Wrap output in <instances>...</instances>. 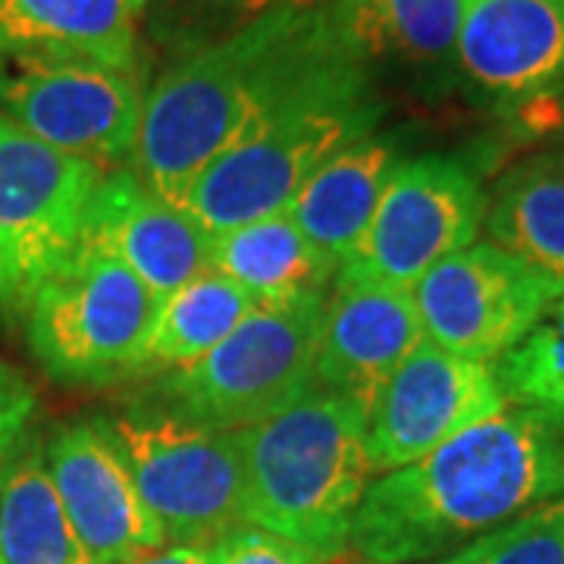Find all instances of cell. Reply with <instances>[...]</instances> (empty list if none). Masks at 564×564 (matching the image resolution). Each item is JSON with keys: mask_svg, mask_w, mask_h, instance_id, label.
<instances>
[{"mask_svg": "<svg viewBox=\"0 0 564 564\" xmlns=\"http://www.w3.org/2000/svg\"><path fill=\"white\" fill-rule=\"evenodd\" d=\"M141 107L139 73L76 57H29L0 66V113L104 173L129 166Z\"/></svg>", "mask_w": 564, "mask_h": 564, "instance_id": "30bf717a", "label": "cell"}, {"mask_svg": "<svg viewBox=\"0 0 564 564\" xmlns=\"http://www.w3.org/2000/svg\"><path fill=\"white\" fill-rule=\"evenodd\" d=\"M104 170L29 135L0 113V317H25L82 242Z\"/></svg>", "mask_w": 564, "mask_h": 564, "instance_id": "52a82bcc", "label": "cell"}, {"mask_svg": "<svg viewBox=\"0 0 564 564\" xmlns=\"http://www.w3.org/2000/svg\"><path fill=\"white\" fill-rule=\"evenodd\" d=\"M0 564H91L39 448L0 474Z\"/></svg>", "mask_w": 564, "mask_h": 564, "instance_id": "603a6c76", "label": "cell"}, {"mask_svg": "<svg viewBox=\"0 0 564 564\" xmlns=\"http://www.w3.org/2000/svg\"><path fill=\"white\" fill-rule=\"evenodd\" d=\"M555 292L562 289L499 245L474 242L426 270L411 299L426 343L496 364L530 333Z\"/></svg>", "mask_w": 564, "mask_h": 564, "instance_id": "8fae6325", "label": "cell"}, {"mask_svg": "<svg viewBox=\"0 0 564 564\" xmlns=\"http://www.w3.org/2000/svg\"><path fill=\"white\" fill-rule=\"evenodd\" d=\"M163 543L217 545L245 527L242 464L232 433L166 411L104 421Z\"/></svg>", "mask_w": 564, "mask_h": 564, "instance_id": "8992f818", "label": "cell"}, {"mask_svg": "<svg viewBox=\"0 0 564 564\" xmlns=\"http://www.w3.org/2000/svg\"><path fill=\"white\" fill-rule=\"evenodd\" d=\"M423 343L411 292L367 282H333L321 321L314 380L361 404L370 417L389 377Z\"/></svg>", "mask_w": 564, "mask_h": 564, "instance_id": "2e32d148", "label": "cell"}, {"mask_svg": "<svg viewBox=\"0 0 564 564\" xmlns=\"http://www.w3.org/2000/svg\"><path fill=\"white\" fill-rule=\"evenodd\" d=\"M492 370L508 404L564 423V289L545 302L530 333Z\"/></svg>", "mask_w": 564, "mask_h": 564, "instance_id": "d4e9b609", "label": "cell"}, {"mask_svg": "<svg viewBox=\"0 0 564 564\" xmlns=\"http://www.w3.org/2000/svg\"><path fill=\"white\" fill-rule=\"evenodd\" d=\"M455 73L484 101L518 107L564 88V0H464Z\"/></svg>", "mask_w": 564, "mask_h": 564, "instance_id": "5bb4252c", "label": "cell"}, {"mask_svg": "<svg viewBox=\"0 0 564 564\" xmlns=\"http://www.w3.org/2000/svg\"><path fill=\"white\" fill-rule=\"evenodd\" d=\"M79 248L120 261L158 302L210 270V232L185 207L148 192L129 166L101 176Z\"/></svg>", "mask_w": 564, "mask_h": 564, "instance_id": "9a60e30c", "label": "cell"}, {"mask_svg": "<svg viewBox=\"0 0 564 564\" xmlns=\"http://www.w3.org/2000/svg\"><path fill=\"white\" fill-rule=\"evenodd\" d=\"M39 411V392L13 364L0 361V455L20 443Z\"/></svg>", "mask_w": 564, "mask_h": 564, "instance_id": "83f0119b", "label": "cell"}, {"mask_svg": "<svg viewBox=\"0 0 564 564\" xmlns=\"http://www.w3.org/2000/svg\"><path fill=\"white\" fill-rule=\"evenodd\" d=\"M436 564H452V562H448V558H443V562H436Z\"/></svg>", "mask_w": 564, "mask_h": 564, "instance_id": "f546056e", "label": "cell"}, {"mask_svg": "<svg viewBox=\"0 0 564 564\" xmlns=\"http://www.w3.org/2000/svg\"><path fill=\"white\" fill-rule=\"evenodd\" d=\"M254 307L258 304L245 289L217 270H207L158 302L132 373H173L192 367L214 351Z\"/></svg>", "mask_w": 564, "mask_h": 564, "instance_id": "7402d4cb", "label": "cell"}, {"mask_svg": "<svg viewBox=\"0 0 564 564\" xmlns=\"http://www.w3.org/2000/svg\"><path fill=\"white\" fill-rule=\"evenodd\" d=\"M508 399L492 364L470 361L423 339L389 377L367 417L373 474H389L499 414Z\"/></svg>", "mask_w": 564, "mask_h": 564, "instance_id": "7c38bea8", "label": "cell"}, {"mask_svg": "<svg viewBox=\"0 0 564 564\" xmlns=\"http://www.w3.org/2000/svg\"><path fill=\"white\" fill-rule=\"evenodd\" d=\"M486 204L489 198L480 180L455 158L426 154L399 161L336 282L411 292L426 270L477 242Z\"/></svg>", "mask_w": 564, "mask_h": 564, "instance_id": "9c48e42d", "label": "cell"}, {"mask_svg": "<svg viewBox=\"0 0 564 564\" xmlns=\"http://www.w3.org/2000/svg\"><path fill=\"white\" fill-rule=\"evenodd\" d=\"M232 440L242 464L245 521L321 562L343 555L377 477L361 404L314 389L280 414L232 430Z\"/></svg>", "mask_w": 564, "mask_h": 564, "instance_id": "3957f363", "label": "cell"}, {"mask_svg": "<svg viewBox=\"0 0 564 564\" xmlns=\"http://www.w3.org/2000/svg\"><path fill=\"white\" fill-rule=\"evenodd\" d=\"M558 496L564 423L505 404L421 462L373 477L348 545L367 564L433 562Z\"/></svg>", "mask_w": 564, "mask_h": 564, "instance_id": "6da1fadb", "label": "cell"}, {"mask_svg": "<svg viewBox=\"0 0 564 564\" xmlns=\"http://www.w3.org/2000/svg\"><path fill=\"white\" fill-rule=\"evenodd\" d=\"M464 0H326L323 17L336 44L373 79L404 69L445 79L455 73Z\"/></svg>", "mask_w": 564, "mask_h": 564, "instance_id": "e0dca14e", "label": "cell"}, {"mask_svg": "<svg viewBox=\"0 0 564 564\" xmlns=\"http://www.w3.org/2000/svg\"><path fill=\"white\" fill-rule=\"evenodd\" d=\"M323 7L326 0H144V35L176 63L232 41L263 20Z\"/></svg>", "mask_w": 564, "mask_h": 564, "instance_id": "cb8c5ba5", "label": "cell"}, {"mask_svg": "<svg viewBox=\"0 0 564 564\" xmlns=\"http://www.w3.org/2000/svg\"><path fill=\"white\" fill-rule=\"evenodd\" d=\"M489 242L564 289V151L505 173L486 204Z\"/></svg>", "mask_w": 564, "mask_h": 564, "instance_id": "44dd1931", "label": "cell"}, {"mask_svg": "<svg viewBox=\"0 0 564 564\" xmlns=\"http://www.w3.org/2000/svg\"><path fill=\"white\" fill-rule=\"evenodd\" d=\"M41 455L88 562L129 564L166 545L104 417L63 423Z\"/></svg>", "mask_w": 564, "mask_h": 564, "instance_id": "4fadbf2b", "label": "cell"}, {"mask_svg": "<svg viewBox=\"0 0 564 564\" xmlns=\"http://www.w3.org/2000/svg\"><path fill=\"white\" fill-rule=\"evenodd\" d=\"M144 0H0V66L76 57L139 73Z\"/></svg>", "mask_w": 564, "mask_h": 564, "instance_id": "ac0fdd59", "label": "cell"}, {"mask_svg": "<svg viewBox=\"0 0 564 564\" xmlns=\"http://www.w3.org/2000/svg\"><path fill=\"white\" fill-rule=\"evenodd\" d=\"M399 161L395 141L370 132L333 154L289 204V220L336 270L361 242Z\"/></svg>", "mask_w": 564, "mask_h": 564, "instance_id": "d6986e66", "label": "cell"}, {"mask_svg": "<svg viewBox=\"0 0 564 564\" xmlns=\"http://www.w3.org/2000/svg\"><path fill=\"white\" fill-rule=\"evenodd\" d=\"M323 304H258L202 361L163 377V411L232 433L302 402L317 389Z\"/></svg>", "mask_w": 564, "mask_h": 564, "instance_id": "5b68a950", "label": "cell"}, {"mask_svg": "<svg viewBox=\"0 0 564 564\" xmlns=\"http://www.w3.org/2000/svg\"><path fill=\"white\" fill-rule=\"evenodd\" d=\"M380 117L373 79L348 57L333 63L210 163L182 207L210 236L285 214L304 182L345 144L370 135Z\"/></svg>", "mask_w": 564, "mask_h": 564, "instance_id": "277c9868", "label": "cell"}, {"mask_svg": "<svg viewBox=\"0 0 564 564\" xmlns=\"http://www.w3.org/2000/svg\"><path fill=\"white\" fill-rule=\"evenodd\" d=\"M158 299L120 261L79 248L25 311L35 361L66 383L129 377Z\"/></svg>", "mask_w": 564, "mask_h": 564, "instance_id": "ba28073f", "label": "cell"}, {"mask_svg": "<svg viewBox=\"0 0 564 564\" xmlns=\"http://www.w3.org/2000/svg\"><path fill=\"white\" fill-rule=\"evenodd\" d=\"M210 549H214V564H326L302 545L280 540L251 524L232 530Z\"/></svg>", "mask_w": 564, "mask_h": 564, "instance_id": "4316f807", "label": "cell"}, {"mask_svg": "<svg viewBox=\"0 0 564 564\" xmlns=\"http://www.w3.org/2000/svg\"><path fill=\"white\" fill-rule=\"evenodd\" d=\"M129 564H214V549H207V545L166 543L161 549L141 552Z\"/></svg>", "mask_w": 564, "mask_h": 564, "instance_id": "f1b7e54d", "label": "cell"}, {"mask_svg": "<svg viewBox=\"0 0 564 564\" xmlns=\"http://www.w3.org/2000/svg\"><path fill=\"white\" fill-rule=\"evenodd\" d=\"M210 270L245 289L254 304L326 299L339 273L304 239L289 214H273L214 232Z\"/></svg>", "mask_w": 564, "mask_h": 564, "instance_id": "ffe728a7", "label": "cell"}, {"mask_svg": "<svg viewBox=\"0 0 564 564\" xmlns=\"http://www.w3.org/2000/svg\"><path fill=\"white\" fill-rule=\"evenodd\" d=\"M345 57L323 10H314L263 20L232 41L170 63L144 91L129 170L148 192L182 207L210 163Z\"/></svg>", "mask_w": 564, "mask_h": 564, "instance_id": "7a4b0ae2", "label": "cell"}, {"mask_svg": "<svg viewBox=\"0 0 564 564\" xmlns=\"http://www.w3.org/2000/svg\"><path fill=\"white\" fill-rule=\"evenodd\" d=\"M452 564H564V496L467 543Z\"/></svg>", "mask_w": 564, "mask_h": 564, "instance_id": "484cf974", "label": "cell"}]
</instances>
